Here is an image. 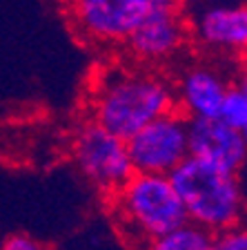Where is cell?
Wrapping results in <instances>:
<instances>
[{"instance_id":"obj_3","label":"cell","mask_w":247,"mask_h":250,"mask_svg":"<svg viewBox=\"0 0 247 250\" xmlns=\"http://www.w3.org/2000/svg\"><path fill=\"white\" fill-rule=\"evenodd\" d=\"M107 201L114 226L134 250L187 221L170 174L132 172V177L109 194Z\"/></svg>"},{"instance_id":"obj_6","label":"cell","mask_w":247,"mask_h":250,"mask_svg":"<svg viewBox=\"0 0 247 250\" xmlns=\"http://www.w3.org/2000/svg\"><path fill=\"white\" fill-rule=\"evenodd\" d=\"M187 127L190 119L174 107L127 136L125 146L134 172L171 174L174 167L190 156Z\"/></svg>"},{"instance_id":"obj_5","label":"cell","mask_w":247,"mask_h":250,"mask_svg":"<svg viewBox=\"0 0 247 250\" xmlns=\"http://www.w3.org/2000/svg\"><path fill=\"white\" fill-rule=\"evenodd\" d=\"M69 152L80 177L105 199L116 192L134 172L125 139L112 134L92 119L76 127Z\"/></svg>"},{"instance_id":"obj_14","label":"cell","mask_w":247,"mask_h":250,"mask_svg":"<svg viewBox=\"0 0 247 250\" xmlns=\"http://www.w3.org/2000/svg\"><path fill=\"white\" fill-rule=\"evenodd\" d=\"M0 250H49V248L45 244H40L38 239L29 237V234H11L0 244Z\"/></svg>"},{"instance_id":"obj_8","label":"cell","mask_w":247,"mask_h":250,"mask_svg":"<svg viewBox=\"0 0 247 250\" xmlns=\"http://www.w3.org/2000/svg\"><path fill=\"white\" fill-rule=\"evenodd\" d=\"M174 81L176 107L187 119H216L227 87L234 78L209 61H194L180 67Z\"/></svg>"},{"instance_id":"obj_10","label":"cell","mask_w":247,"mask_h":250,"mask_svg":"<svg viewBox=\"0 0 247 250\" xmlns=\"http://www.w3.org/2000/svg\"><path fill=\"white\" fill-rule=\"evenodd\" d=\"M190 154L218 167L243 172L247 159V132L223 123L221 119H190Z\"/></svg>"},{"instance_id":"obj_11","label":"cell","mask_w":247,"mask_h":250,"mask_svg":"<svg viewBox=\"0 0 247 250\" xmlns=\"http://www.w3.org/2000/svg\"><path fill=\"white\" fill-rule=\"evenodd\" d=\"M211 237L205 228L185 221L154 239L140 244L136 250H211Z\"/></svg>"},{"instance_id":"obj_2","label":"cell","mask_w":247,"mask_h":250,"mask_svg":"<svg viewBox=\"0 0 247 250\" xmlns=\"http://www.w3.org/2000/svg\"><path fill=\"white\" fill-rule=\"evenodd\" d=\"M170 179L185 208L187 221L211 234L243 226L245 192L241 172L225 170L190 154L174 167Z\"/></svg>"},{"instance_id":"obj_7","label":"cell","mask_w":247,"mask_h":250,"mask_svg":"<svg viewBox=\"0 0 247 250\" xmlns=\"http://www.w3.org/2000/svg\"><path fill=\"white\" fill-rule=\"evenodd\" d=\"M190 45V22L183 16V7L150 14L127 36L123 52L132 62L145 67L163 69L176 61Z\"/></svg>"},{"instance_id":"obj_12","label":"cell","mask_w":247,"mask_h":250,"mask_svg":"<svg viewBox=\"0 0 247 250\" xmlns=\"http://www.w3.org/2000/svg\"><path fill=\"white\" fill-rule=\"evenodd\" d=\"M223 123L232 125L236 130L247 132V87L245 81H236L234 78L229 87H227L225 96H223V103L218 107V116Z\"/></svg>"},{"instance_id":"obj_4","label":"cell","mask_w":247,"mask_h":250,"mask_svg":"<svg viewBox=\"0 0 247 250\" xmlns=\"http://www.w3.org/2000/svg\"><path fill=\"white\" fill-rule=\"evenodd\" d=\"M80 41L94 47H123L150 14L178 9L183 0H62Z\"/></svg>"},{"instance_id":"obj_9","label":"cell","mask_w":247,"mask_h":250,"mask_svg":"<svg viewBox=\"0 0 247 250\" xmlns=\"http://www.w3.org/2000/svg\"><path fill=\"white\" fill-rule=\"evenodd\" d=\"M190 41L216 58H241L247 47L245 5L205 7L190 25Z\"/></svg>"},{"instance_id":"obj_13","label":"cell","mask_w":247,"mask_h":250,"mask_svg":"<svg viewBox=\"0 0 247 250\" xmlns=\"http://www.w3.org/2000/svg\"><path fill=\"white\" fill-rule=\"evenodd\" d=\"M211 250H247V232L243 226L221 230L211 237Z\"/></svg>"},{"instance_id":"obj_1","label":"cell","mask_w":247,"mask_h":250,"mask_svg":"<svg viewBox=\"0 0 247 250\" xmlns=\"http://www.w3.org/2000/svg\"><path fill=\"white\" fill-rule=\"evenodd\" d=\"M176 107L174 81L163 69L138 62H112L96 74L89 94V119L127 139L152 119Z\"/></svg>"}]
</instances>
